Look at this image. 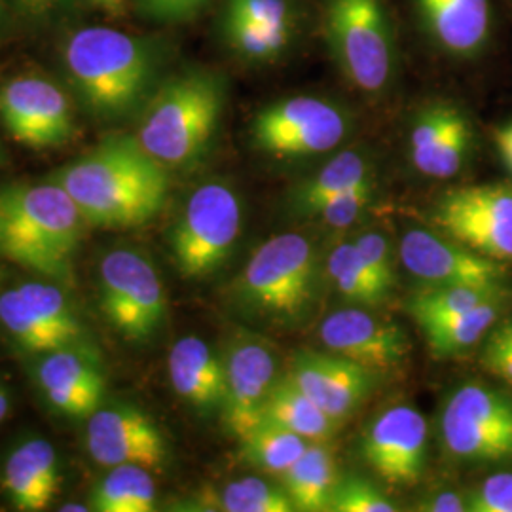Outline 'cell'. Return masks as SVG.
Segmentation results:
<instances>
[{
    "mask_svg": "<svg viewBox=\"0 0 512 512\" xmlns=\"http://www.w3.org/2000/svg\"><path fill=\"white\" fill-rule=\"evenodd\" d=\"M167 173L131 135H120L59 167L50 179L69 192L88 226L131 228L162 211Z\"/></svg>",
    "mask_w": 512,
    "mask_h": 512,
    "instance_id": "1",
    "label": "cell"
},
{
    "mask_svg": "<svg viewBox=\"0 0 512 512\" xmlns=\"http://www.w3.org/2000/svg\"><path fill=\"white\" fill-rule=\"evenodd\" d=\"M158 63L150 40L105 25L76 29L63 44V67L74 92L101 120H118L143 107Z\"/></svg>",
    "mask_w": 512,
    "mask_h": 512,
    "instance_id": "2",
    "label": "cell"
},
{
    "mask_svg": "<svg viewBox=\"0 0 512 512\" xmlns=\"http://www.w3.org/2000/svg\"><path fill=\"white\" fill-rule=\"evenodd\" d=\"M88 222L54 179L0 188V256L29 272L69 281Z\"/></svg>",
    "mask_w": 512,
    "mask_h": 512,
    "instance_id": "3",
    "label": "cell"
},
{
    "mask_svg": "<svg viewBox=\"0 0 512 512\" xmlns=\"http://www.w3.org/2000/svg\"><path fill=\"white\" fill-rule=\"evenodd\" d=\"M226 105V84L213 71H186L156 88L141 109L135 143L165 169L198 164L213 145Z\"/></svg>",
    "mask_w": 512,
    "mask_h": 512,
    "instance_id": "4",
    "label": "cell"
},
{
    "mask_svg": "<svg viewBox=\"0 0 512 512\" xmlns=\"http://www.w3.org/2000/svg\"><path fill=\"white\" fill-rule=\"evenodd\" d=\"M315 296L317 253L300 234H281L262 243L232 287L239 310L275 327H293L306 319Z\"/></svg>",
    "mask_w": 512,
    "mask_h": 512,
    "instance_id": "5",
    "label": "cell"
},
{
    "mask_svg": "<svg viewBox=\"0 0 512 512\" xmlns=\"http://www.w3.org/2000/svg\"><path fill=\"white\" fill-rule=\"evenodd\" d=\"M323 19L330 55L349 84L366 95L384 92L397 63L384 0H325Z\"/></svg>",
    "mask_w": 512,
    "mask_h": 512,
    "instance_id": "6",
    "label": "cell"
},
{
    "mask_svg": "<svg viewBox=\"0 0 512 512\" xmlns=\"http://www.w3.org/2000/svg\"><path fill=\"white\" fill-rule=\"evenodd\" d=\"M241 202L232 186H198L171 230V253L184 279L217 274L234 253L241 234Z\"/></svg>",
    "mask_w": 512,
    "mask_h": 512,
    "instance_id": "7",
    "label": "cell"
},
{
    "mask_svg": "<svg viewBox=\"0 0 512 512\" xmlns=\"http://www.w3.org/2000/svg\"><path fill=\"white\" fill-rule=\"evenodd\" d=\"M97 293L103 315L124 340L145 344L164 327V283L143 253L120 247L103 256L97 268Z\"/></svg>",
    "mask_w": 512,
    "mask_h": 512,
    "instance_id": "8",
    "label": "cell"
},
{
    "mask_svg": "<svg viewBox=\"0 0 512 512\" xmlns=\"http://www.w3.org/2000/svg\"><path fill=\"white\" fill-rule=\"evenodd\" d=\"M446 452L458 461L494 465L512 459V399L480 384L458 387L440 416Z\"/></svg>",
    "mask_w": 512,
    "mask_h": 512,
    "instance_id": "9",
    "label": "cell"
},
{
    "mask_svg": "<svg viewBox=\"0 0 512 512\" xmlns=\"http://www.w3.org/2000/svg\"><path fill=\"white\" fill-rule=\"evenodd\" d=\"M0 330L29 359L90 342L67 293L54 283L40 281L19 283L0 293Z\"/></svg>",
    "mask_w": 512,
    "mask_h": 512,
    "instance_id": "10",
    "label": "cell"
},
{
    "mask_svg": "<svg viewBox=\"0 0 512 512\" xmlns=\"http://www.w3.org/2000/svg\"><path fill=\"white\" fill-rule=\"evenodd\" d=\"M348 133V114L327 99L310 95L275 101L258 110L251 124L255 147L281 160L332 152Z\"/></svg>",
    "mask_w": 512,
    "mask_h": 512,
    "instance_id": "11",
    "label": "cell"
},
{
    "mask_svg": "<svg viewBox=\"0 0 512 512\" xmlns=\"http://www.w3.org/2000/svg\"><path fill=\"white\" fill-rule=\"evenodd\" d=\"M433 222L442 236L497 262H512V188L480 184L440 198Z\"/></svg>",
    "mask_w": 512,
    "mask_h": 512,
    "instance_id": "12",
    "label": "cell"
},
{
    "mask_svg": "<svg viewBox=\"0 0 512 512\" xmlns=\"http://www.w3.org/2000/svg\"><path fill=\"white\" fill-rule=\"evenodd\" d=\"M0 122L29 148H59L76 135L71 97L46 74H18L0 86Z\"/></svg>",
    "mask_w": 512,
    "mask_h": 512,
    "instance_id": "13",
    "label": "cell"
},
{
    "mask_svg": "<svg viewBox=\"0 0 512 512\" xmlns=\"http://www.w3.org/2000/svg\"><path fill=\"white\" fill-rule=\"evenodd\" d=\"M40 399L61 418L84 421L107 401V372L90 342L31 357Z\"/></svg>",
    "mask_w": 512,
    "mask_h": 512,
    "instance_id": "14",
    "label": "cell"
},
{
    "mask_svg": "<svg viewBox=\"0 0 512 512\" xmlns=\"http://www.w3.org/2000/svg\"><path fill=\"white\" fill-rule=\"evenodd\" d=\"M226 395L220 418L226 431L243 440L262 421L266 403L277 384L275 351L264 338L239 330L222 351Z\"/></svg>",
    "mask_w": 512,
    "mask_h": 512,
    "instance_id": "15",
    "label": "cell"
},
{
    "mask_svg": "<svg viewBox=\"0 0 512 512\" xmlns=\"http://www.w3.org/2000/svg\"><path fill=\"white\" fill-rule=\"evenodd\" d=\"M82 423L84 448L103 469L118 465L160 469L167 461V442L160 427L135 404L107 399Z\"/></svg>",
    "mask_w": 512,
    "mask_h": 512,
    "instance_id": "16",
    "label": "cell"
},
{
    "mask_svg": "<svg viewBox=\"0 0 512 512\" xmlns=\"http://www.w3.org/2000/svg\"><path fill=\"white\" fill-rule=\"evenodd\" d=\"M220 35L241 61L268 65L289 52L298 33L294 0H222Z\"/></svg>",
    "mask_w": 512,
    "mask_h": 512,
    "instance_id": "17",
    "label": "cell"
},
{
    "mask_svg": "<svg viewBox=\"0 0 512 512\" xmlns=\"http://www.w3.org/2000/svg\"><path fill=\"white\" fill-rule=\"evenodd\" d=\"M361 454L389 484H414L425 467L427 423L412 406H391L368 425Z\"/></svg>",
    "mask_w": 512,
    "mask_h": 512,
    "instance_id": "18",
    "label": "cell"
},
{
    "mask_svg": "<svg viewBox=\"0 0 512 512\" xmlns=\"http://www.w3.org/2000/svg\"><path fill=\"white\" fill-rule=\"evenodd\" d=\"M403 266L425 285H503V262L478 255L458 241L410 230L401 241Z\"/></svg>",
    "mask_w": 512,
    "mask_h": 512,
    "instance_id": "19",
    "label": "cell"
},
{
    "mask_svg": "<svg viewBox=\"0 0 512 512\" xmlns=\"http://www.w3.org/2000/svg\"><path fill=\"white\" fill-rule=\"evenodd\" d=\"M285 376L338 423L348 420L376 384V372L365 366L332 351L319 353L311 349L294 355Z\"/></svg>",
    "mask_w": 512,
    "mask_h": 512,
    "instance_id": "20",
    "label": "cell"
},
{
    "mask_svg": "<svg viewBox=\"0 0 512 512\" xmlns=\"http://www.w3.org/2000/svg\"><path fill=\"white\" fill-rule=\"evenodd\" d=\"M319 334L329 351L372 372L403 365L410 351L408 336L399 325L359 308L330 313Z\"/></svg>",
    "mask_w": 512,
    "mask_h": 512,
    "instance_id": "21",
    "label": "cell"
},
{
    "mask_svg": "<svg viewBox=\"0 0 512 512\" xmlns=\"http://www.w3.org/2000/svg\"><path fill=\"white\" fill-rule=\"evenodd\" d=\"M473 143L467 116L450 103L421 110L408 135V154L421 175L452 179L465 164Z\"/></svg>",
    "mask_w": 512,
    "mask_h": 512,
    "instance_id": "22",
    "label": "cell"
},
{
    "mask_svg": "<svg viewBox=\"0 0 512 512\" xmlns=\"http://www.w3.org/2000/svg\"><path fill=\"white\" fill-rule=\"evenodd\" d=\"M0 486L14 509L38 512L54 503L61 486L59 456L44 437H25L6 454Z\"/></svg>",
    "mask_w": 512,
    "mask_h": 512,
    "instance_id": "23",
    "label": "cell"
},
{
    "mask_svg": "<svg viewBox=\"0 0 512 512\" xmlns=\"http://www.w3.org/2000/svg\"><path fill=\"white\" fill-rule=\"evenodd\" d=\"M167 370L179 399L200 414H220L226 395L222 353L200 336H183L169 351Z\"/></svg>",
    "mask_w": 512,
    "mask_h": 512,
    "instance_id": "24",
    "label": "cell"
},
{
    "mask_svg": "<svg viewBox=\"0 0 512 512\" xmlns=\"http://www.w3.org/2000/svg\"><path fill=\"white\" fill-rule=\"evenodd\" d=\"M421 19L442 50L458 57L478 54L490 37V0H416Z\"/></svg>",
    "mask_w": 512,
    "mask_h": 512,
    "instance_id": "25",
    "label": "cell"
},
{
    "mask_svg": "<svg viewBox=\"0 0 512 512\" xmlns=\"http://www.w3.org/2000/svg\"><path fill=\"white\" fill-rule=\"evenodd\" d=\"M374 181V165L366 154L359 150H342L310 179L296 186L291 196V211L296 217L311 219L321 203Z\"/></svg>",
    "mask_w": 512,
    "mask_h": 512,
    "instance_id": "26",
    "label": "cell"
},
{
    "mask_svg": "<svg viewBox=\"0 0 512 512\" xmlns=\"http://www.w3.org/2000/svg\"><path fill=\"white\" fill-rule=\"evenodd\" d=\"M262 421L279 425L308 442H327L342 425L332 420L319 404L310 399L287 376L277 380L264 408Z\"/></svg>",
    "mask_w": 512,
    "mask_h": 512,
    "instance_id": "27",
    "label": "cell"
},
{
    "mask_svg": "<svg viewBox=\"0 0 512 512\" xmlns=\"http://www.w3.org/2000/svg\"><path fill=\"white\" fill-rule=\"evenodd\" d=\"M281 476V486L291 497L294 511H329L340 476L325 442H310L306 452Z\"/></svg>",
    "mask_w": 512,
    "mask_h": 512,
    "instance_id": "28",
    "label": "cell"
},
{
    "mask_svg": "<svg viewBox=\"0 0 512 512\" xmlns=\"http://www.w3.org/2000/svg\"><path fill=\"white\" fill-rule=\"evenodd\" d=\"M158 490L150 469L141 465L110 467L90 494V509L97 512H152Z\"/></svg>",
    "mask_w": 512,
    "mask_h": 512,
    "instance_id": "29",
    "label": "cell"
},
{
    "mask_svg": "<svg viewBox=\"0 0 512 512\" xmlns=\"http://www.w3.org/2000/svg\"><path fill=\"white\" fill-rule=\"evenodd\" d=\"M499 296H505L503 285H425L408 300L406 310L425 329Z\"/></svg>",
    "mask_w": 512,
    "mask_h": 512,
    "instance_id": "30",
    "label": "cell"
},
{
    "mask_svg": "<svg viewBox=\"0 0 512 512\" xmlns=\"http://www.w3.org/2000/svg\"><path fill=\"white\" fill-rule=\"evenodd\" d=\"M503 308V296L492 298L458 317L425 327L423 334L439 357H456L482 342L497 323Z\"/></svg>",
    "mask_w": 512,
    "mask_h": 512,
    "instance_id": "31",
    "label": "cell"
},
{
    "mask_svg": "<svg viewBox=\"0 0 512 512\" xmlns=\"http://www.w3.org/2000/svg\"><path fill=\"white\" fill-rule=\"evenodd\" d=\"M241 442L243 459L268 475H283L300 458L310 442L274 423H258Z\"/></svg>",
    "mask_w": 512,
    "mask_h": 512,
    "instance_id": "32",
    "label": "cell"
},
{
    "mask_svg": "<svg viewBox=\"0 0 512 512\" xmlns=\"http://www.w3.org/2000/svg\"><path fill=\"white\" fill-rule=\"evenodd\" d=\"M327 274L332 285L349 304L380 306L389 294L376 281L353 241H344L327 258Z\"/></svg>",
    "mask_w": 512,
    "mask_h": 512,
    "instance_id": "33",
    "label": "cell"
},
{
    "mask_svg": "<svg viewBox=\"0 0 512 512\" xmlns=\"http://www.w3.org/2000/svg\"><path fill=\"white\" fill-rule=\"evenodd\" d=\"M213 509L224 512H293L291 497L283 486L247 476L226 484L213 501Z\"/></svg>",
    "mask_w": 512,
    "mask_h": 512,
    "instance_id": "34",
    "label": "cell"
},
{
    "mask_svg": "<svg viewBox=\"0 0 512 512\" xmlns=\"http://www.w3.org/2000/svg\"><path fill=\"white\" fill-rule=\"evenodd\" d=\"M329 511L334 512H395L397 507L387 495L361 476H344L332 495Z\"/></svg>",
    "mask_w": 512,
    "mask_h": 512,
    "instance_id": "35",
    "label": "cell"
},
{
    "mask_svg": "<svg viewBox=\"0 0 512 512\" xmlns=\"http://www.w3.org/2000/svg\"><path fill=\"white\" fill-rule=\"evenodd\" d=\"M376 181L357 186L340 196H334L319 205V209L311 215V219H319L332 228H346L359 219L366 209L374 202Z\"/></svg>",
    "mask_w": 512,
    "mask_h": 512,
    "instance_id": "36",
    "label": "cell"
},
{
    "mask_svg": "<svg viewBox=\"0 0 512 512\" xmlns=\"http://www.w3.org/2000/svg\"><path fill=\"white\" fill-rule=\"evenodd\" d=\"M359 255L363 256L366 266L380 283V287L385 293L391 294V289L395 285V272H393V255L389 241L378 234V232H365L359 238L353 241Z\"/></svg>",
    "mask_w": 512,
    "mask_h": 512,
    "instance_id": "37",
    "label": "cell"
},
{
    "mask_svg": "<svg viewBox=\"0 0 512 512\" xmlns=\"http://www.w3.org/2000/svg\"><path fill=\"white\" fill-rule=\"evenodd\" d=\"M467 507L473 512H512V473L488 476L467 495Z\"/></svg>",
    "mask_w": 512,
    "mask_h": 512,
    "instance_id": "38",
    "label": "cell"
},
{
    "mask_svg": "<svg viewBox=\"0 0 512 512\" xmlns=\"http://www.w3.org/2000/svg\"><path fill=\"white\" fill-rule=\"evenodd\" d=\"M141 14L150 21L179 25L202 16L209 0H135Z\"/></svg>",
    "mask_w": 512,
    "mask_h": 512,
    "instance_id": "39",
    "label": "cell"
},
{
    "mask_svg": "<svg viewBox=\"0 0 512 512\" xmlns=\"http://www.w3.org/2000/svg\"><path fill=\"white\" fill-rule=\"evenodd\" d=\"M482 365L499 380L512 385V323L499 325L490 332L482 349Z\"/></svg>",
    "mask_w": 512,
    "mask_h": 512,
    "instance_id": "40",
    "label": "cell"
},
{
    "mask_svg": "<svg viewBox=\"0 0 512 512\" xmlns=\"http://www.w3.org/2000/svg\"><path fill=\"white\" fill-rule=\"evenodd\" d=\"M4 2L21 16L33 19L52 18L73 4V0H4Z\"/></svg>",
    "mask_w": 512,
    "mask_h": 512,
    "instance_id": "41",
    "label": "cell"
},
{
    "mask_svg": "<svg viewBox=\"0 0 512 512\" xmlns=\"http://www.w3.org/2000/svg\"><path fill=\"white\" fill-rule=\"evenodd\" d=\"M420 511L429 512H465L469 511L467 507V495L458 494V492H439V494L425 499L418 507Z\"/></svg>",
    "mask_w": 512,
    "mask_h": 512,
    "instance_id": "42",
    "label": "cell"
},
{
    "mask_svg": "<svg viewBox=\"0 0 512 512\" xmlns=\"http://www.w3.org/2000/svg\"><path fill=\"white\" fill-rule=\"evenodd\" d=\"M495 143H497V148H499L505 164L509 165V169L512 171V122L501 129H497Z\"/></svg>",
    "mask_w": 512,
    "mask_h": 512,
    "instance_id": "43",
    "label": "cell"
},
{
    "mask_svg": "<svg viewBox=\"0 0 512 512\" xmlns=\"http://www.w3.org/2000/svg\"><path fill=\"white\" fill-rule=\"evenodd\" d=\"M92 6L112 14V16H118L124 12V6H126V0H88Z\"/></svg>",
    "mask_w": 512,
    "mask_h": 512,
    "instance_id": "44",
    "label": "cell"
},
{
    "mask_svg": "<svg viewBox=\"0 0 512 512\" xmlns=\"http://www.w3.org/2000/svg\"><path fill=\"white\" fill-rule=\"evenodd\" d=\"M8 412H10V393H8L6 385L0 382V423L6 420Z\"/></svg>",
    "mask_w": 512,
    "mask_h": 512,
    "instance_id": "45",
    "label": "cell"
},
{
    "mask_svg": "<svg viewBox=\"0 0 512 512\" xmlns=\"http://www.w3.org/2000/svg\"><path fill=\"white\" fill-rule=\"evenodd\" d=\"M2 33H4V27H2V16H0V42H2Z\"/></svg>",
    "mask_w": 512,
    "mask_h": 512,
    "instance_id": "46",
    "label": "cell"
},
{
    "mask_svg": "<svg viewBox=\"0 0 512 512\" xmlns=\"http://www.w3.org/2000/svg\"><path fill=\"white\" fill-rule=\"evenodd\" d=\"M2 281H4V270L0 268V283H2Z\"/></svg>",
    "mask_w": 512,
    "mask_h": 512,
    "instance_id": "47",
    "label": "cell"
},
{
    "mask_svg": "<svg viewBox=\"0 0 512 512\" xmlns=\"http://www.w3.org/2000/svg\"><path fill=\"white\" fill-rule=\"evenodd\" d=\"M0 162H2V148H0Z\"/></svg>",
    "mask_w": 512,
    "mask_h": 512,
    "instance_id": "48",
    "label": "cell"
}]
</instances>
